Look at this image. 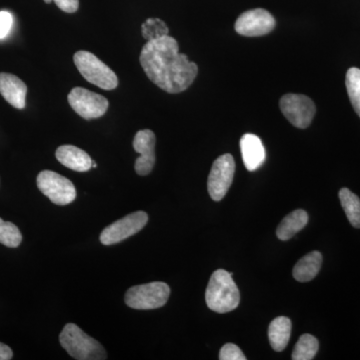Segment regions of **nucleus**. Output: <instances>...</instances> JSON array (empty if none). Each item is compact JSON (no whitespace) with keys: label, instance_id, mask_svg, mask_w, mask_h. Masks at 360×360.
<instances>
[{"label":"nucleus","instance_id":"f257e3e1","mask_svg":"<svg viewBox=\"0 0 360 360\" xmlns=\"http://www.w3.org/2000/svg\"><path fill=\"white\" fill-rule=\"evenodd\" d=\"M179 44L167 35L142 47L141 65L151 82L168 94H179L193 84L198 66L179 53Z\"/></svg>","mask_w":360,"mask_h":360},{"label":"nucleus","instance_id":"f03ea898","mask_svg":"<svg viewBox=\"0 0 360 360\" xmlns=\"http://www.w3.org/2000/svg\"><path fill=\"white\" fill-rule=\"evenodd\" d=\"M208 309L217 314H227L238 307L240 292L232 279V274L224 269L213 272L205 292Z\"/></svg>","mask_w":360,"mask_h":360},{"label":"nucleus","instance_id":"7ed1b4c3","mask_svg":"<svg viewBox=\"0 0 360 360\" xmlns=\"http://www.w3.org/2000/svg\"><path fill=\"white\" fill-rule=\"evenodd\" d=\"M61 347L68 354L78 360H103L108 359L103 345L87 335L77 324H66L59 335Z\"/></svg>","mask_w":360,"mask_h":360},{"label":"nucleus","instance_id":"20e7f679","mask_svg":"<svg viewBox=\"0 0 360 360\" xmlns=\"http://www.w3.org/2000/svg\"><path fill=\"white\" fill-rule=\"evenodd\" d=\"M73 61L78 71L90 84L104 90H112L117 87L118 78L115 71L111 70L91 52L77 51L73 56Z\"/></svg>","mask_w":360,"mask_h":360},{"label":"nucleus","instance_id":"39448f33","mask_svg":"<svg viewBox=\"0 0 360 360\" xmlns=\"http://www.w3.org/2000/svg\"><path fill=\"white\" fill-rule=\"evenodd\" d=\"M170 288L167 283L155 281L141 285L132 286L125 293V303L139 310L156 309L167 302Z\"/></svg>","mask_w":360,"mask_h":360},{"label":"nucleus","instance_id":"423d86ee","mask_svg":"<svg viewBox=\"0 0 360 360\" xmlns=\"http://www.w3.org/2000/svg\"><path fill=\"white\" fill-rule=\"evenodd\" d=\"M37 184L39 191L54 205H68L77 198V189L72 182L51 170L40 172Z\"/></svg>","mask_w":360,"mask_h":360},{"label":"nucleus","instance_id":"0eeeda50","mask_svg":"<svg viewBox=\"0 0 360 360\" xmlns=\"http://www.w3.org/2000/svg\"><path fill=\"white\" fill-rule=\"evenodd\" d=\"M279 105L286 120L300 129H307L311 124L316 112L312 99L303 94H285L281 97Z\"/></svg>","mask_w":360,"mask_h":360},{"label":"nucleus","instance_id":"6e6552de","mask_svg":"<svg viewBox=\"0 0 360 360\" xmlns=\"http://www.w3.org/2000/svg\"><path fill=\"white\" fill-rule=\"evenodd\" d=\"M234 172L236 162L229 153L219 156L213 162L207 180L208 193L213 200H224L233 181Z\"/></svg>","mask_w":360,"mask_h":360},{"label":"nucleus","instance_id":"1a4fd4ad","mask_svg":"<svg viewBox=\"0 0 360 360\" xmlns=\"http://www.w3.org/2000/svg\"><path fill=\"white\" fill-rule=\"evenodd\" d=\"M71 108L85 120H94L105 115L110 103L105 97L82 87H75L68 94Z\"/></svg>","mask_w":360,"mask_h":360},{"label":"nucleus","instance_id":"9d476101","mask_svg":"<svg viewBox=\"0 0 360 360\" xmlns=\"http://www.w3.org/2000/svg\"><path fill=\"white\" fill-rule=\"evenodd\" d=\"M148 221V213L136 212L130 213L123 219L113 222L103 229L101 234V243L104 245H112L122 243L124 239L134 236L141 231Z\"/></svg>","mask_w":360,"mask_h":360},{"label":"nucleus","instance_id":"9b49d317","mask_svg":"<svg viewBox=\"0 0 360 360\" xmlns=\"http://www.w3.org/2000/svg\"><path fill=\"white\" fill-rule=\"evenodd\" d=\"M234 27L236 32L243 37H264L274 30L276 20L265 9H251L239 16Z\"/></svg>","mask_w":360,"mask_h":360},{"label":"nucleus","instance_id":"f8f14e48","mask_svg":"<svg viewBox=\"0 0 360 360\" xmlns=\"http://www.w3.org/2000/svg\"><path fill=\"white\" fill-rule=\"evenodd\" d=\"M155 132L149 129L139 130L135 134L134 148L141 156L135 160V172L139 175H148L153 172L155 165Z\"/></svg>","mask_w":360,"mask_h":360},{"label":"nucleus","instance_id":"ddd939ff","mask_svg":"<svg viewBox=\"0 0 360 360\" xmlns=\"http://www.w3.org/2000/svg\"><path fill=\"white\" fill-rule=\"evenodd\" d=\"M243 163L248 172H255L264 165L266 153L262 139L255 134H246L240 139Z\"/></svg>","mask_w":360,"mask_h":360},{"label":"nucleus","instance_id":"4468645a","mask_svg":"<svg viewBox=\"0 0 360 360\" xmlns=\"http://www.w3.org/2000/svg\"><path fill=\"white\" fill-rule=\"evenodd\" d=\"M27 86L20 78L11 73H0V94L18 110L25 108Z\"/></svg>","mask_w":360,"mask_h":360},{"label":"nucleus","instance_id":"2eb2a0df","mask_svg":"<svg viewBox=\"0 0 360 360\" xmlns=\"http://www.w3.org/2000/svg\"><path fill=\"white\" fill-rule=\"evenodd\" d=\"M56 156L61 165L75 172H89L92 167V160L87 153L75 146H59Z\"/></svg>","mask_w":360,"mask_h":360},{"label":"nucleus","instance_id":"dca6fc26","mask_svg":"<svg viewBox=\"0 0 360 360\" xmlns=\"http://www.w3.org/2000/svg\"><path fill=\"white\" fill-rule=\"evenodd\" d=\"M291 328V321L285 316L276 317L269 324V342L276 352H283L288 347L290 340Z\"/></svg>","mask_w":360,"mask_h":360},{"label":"nucleus","instance_id":"f3484780","mask_svg":"<svg viewBox=\"0 0 360 360\" xmlns=\"http://www.w3.org/2000/svg\"><path fill=\"white\" fill-rule=\"evenodd\" d=\"M322 264V255L319 251H312L303 257L295 265L293 277L300 283H309L319 274Z\"/></svg>","mask_w":360,"mask_h":360},{"label":"nucleus","instance_id":"a211bd4d","mask_svg":"<svg viewBox=\"0 0 360 360\" xmlns=\"http://www.w3.org/2000/svg\"><path fill=\"white\" fill-rule=\"evenodd\" d=\"M309 222V214L303 210H295L286 215L276 229L277 238L281 240H288L295 236L297 232L307 226Z\"/></svg>","mask_w":360,"mask_h":360},{"label":"nucleus","instance_id":"6ab92c4d","mask_svg":"<svg viewBox=\"0 0 360 360\" xmlns=\"http://www.w3.org/2000/svg\"><path fill=\"white\" fill-rule=\"evenodd\" d=\"M340 200L350 224L355 229H360V200L359 196L345 187V188L340 189Z\"/></svg>","mask_w":360,"mask_h":360},{"label":"nucleus","instance_id":"aec40b11","mask_svg":"<svg viewBox=\"0 0 360 360\" xmlns=\"http://www.w3.org/2000/svg\"><path fill=\"white\" fill-rule=\"evenodd\" d=\"M319 343L317 338L311 335H303L300 336L295 349H293V360H311L314 359L319 352Z\"/></svg>","mask_w":360,"mask_h":360},{"label":"nucleus","instance_id":"412c9836","mask_svg":"<svg viewBox=\"0 0 360 360\" xmlns=\"http://www.w3.org/2000/svg\"><path fill=\"white\" fill-rule=\"evenodd\" d=\"M348 96L355 112L360 117V70L357 68H352L347 72L345 77Z\"/></svg>","mask_w":360,"mask_h":360},{"label":"nucleus","instance_id":"4be33fe9","mask_svg":"<svg viewBox=\"0 0 360 360\" xmlns=\"http://www.w3.org/2000/svg\"><path fill=\"white\" fill-rule=\"evenodd\" d=\"M22 241V234L13 222L0 219V243L8 248H18Z\"/></svg>","mask_w":360,"mask_h":360},{"label":"nucleus","instance_id":"5701e85b","mask_svg":"<svg viewBox=\"0 0 360 360\" xmlns=\"http://www.w3.org/2000/svg\"><path fill=\"white\" fill-rule=\"evenodd\" d=\"M142 37L148 41L161 39L167 37L169 30H168L167 23L160 18H148L141 26Z\"/></svg>","mask_w":360,"mask_h":360},{"label":"nucleus","instance_id":"b1692460","mask_svg":"<svg viewBox=\"0 0 360 360\" xmlns=\"http://www.w3.org/2000/svg\"><path fill=\"white\" fill-rule=\"evenodd\" d=\"M220 360H246V356L243 350L233 345V343H226L222 347L219 352Z\"/></svg>","mask_w":360,"mask_h":360},{"label":"nucleus","instance_id":"393cba45","mask_svg":"<svg viewBox=\"0 0 360 360\" xmlns=\"http://www.w3.org/2000/svg\"><path fill=\"white\" fill-rule=\"evenodd\" d=\"M13 18L8 11L0 13V39L7 37L13 27Z\"/></svg>","mask_w":360,"mask_h":360},{"label":"nucleus","instance_id":"a878e982","mask_svg":"<svg viewBox=\"0 0 360 360\" xmlns=\"http://www.w3.org/2000/svg\"><path fill=\"white\" fill-rule=\"evenodd\" d=\"M44 1L46 4H51L52 0H44ZM53 1L56 2L58 8L68 13H75L79 6V0H53Z\"/></svg>","mask_w":360,"mask_h":360},{"label":"nucleus","instance_id":"bb28decb","mask_svg":"<svg viewBox=\"0 0 360 360\" xmlns=\"http://www.w3.org/2000/svg\"><path fill=\"white\" fill-rule=\"evenodd\" d=\"M13 352L11 348L0 342V360H9L13 359Z\"/></svg>","mask_w":360,"mask_h":360},{"label":"nucleus","instance_id":"cd10ccee","mask_svg":"<svg viewBox=\"0 0 360 360\" xmlns=\"http://www.w3.org/2000/svg\"><path fill=\"white\" fill-rule=\"evenodd\" d=\"M97 167V165L96 162H94V161H92V167Z\"/></svg>","mask_w":360,"mask_h":360}]
</instances>
